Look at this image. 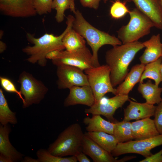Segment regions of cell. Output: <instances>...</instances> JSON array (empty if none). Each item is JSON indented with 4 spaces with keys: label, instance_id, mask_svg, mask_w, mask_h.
<instances>
[{
    "label": "cell",
    "instance_id": "cell-1",
    "mask_svg": "<svg viewBox=\"0 0 162 162\" xmlns=\"http://www.w3.org/2000/svg\"><path fill=\"white\" fill-rule=\"evenodd\" d=\"M74 17L71 15L67 17V26L63 32L58 36L46 33L42 36L36 38L28 32L26 33L27 40L32 44V46H27L22 49V51L29 57L26 60L32 64L38 63L41 67L46 66V55L49 52L55 50L60 51L65 49L63 42V38L66 33L72 28Z\"/></svg>",
    "mask_w": 162,
    "mask_h": 162
},
{
    "label": "cell",
    "instance_id": "cell-2",
    "mask_svg": "<svg viewBox=\"0 0 162 162\" xmlns=\"http://www.w3.org/2000/svg\"><path fill=\"white\" fill-rule=\"evenodd\" d=\"M144 47L142 43L138 41L113 46L106 52L105 61L110 70L113 87L124 81L128 73L130 63L136 53Z\"/></svg>",
    "mask_w": 162,
    "mask_h": 162
},
{
    "label": "cell",
    "instance_id": "cell-3",
    "mask_svg": "<svg viewBox=\"0 0 162 162\" xmlns=\"http://www.w3.org/2000/svg\"><path fill=\"white\" fill-rule=\"evenodd\" d=\"M74 14L72 28L86 39L92 49L94 67L99 66L100 65L98 56L99 49L105 45L114 46L121 45L122 43L118 38L92 26L79 10H76Z\"/></svg>",
    "mask_w": 162,
    "mask_h": 162
},
{
    "label": "cell",
    "instance_id": "cell-4",
    "mask_svg": "<svg viewBox=\"0 0 162 162\" xmlns=\"http://www.w3.org/2000/svg\"><path fill=\"white\" fill-rule=\"evenodd\" d=\"M83 134L80 125L75 123L70 125L50 144L47 149L52 154L60 157L75 155L82 151Z\"/></svg>",
    "mask_w": 162,
    "mask_h": 162
},
{
    "label": "cell",
    "instance_id": "cell-5",
    "mask_svg": "<svg viewBox=\"0 0 162 162\" xmlns=\"http://www.w3.org/2000/svg\"><path fill=\"white\" fill-rule=\"evenodd\" d=\"M130 20L127 24L122 26L117 31L118 38L122 44L137 41L150 33L154 26L151 20L137 8L128 13Z\"/></svg>",
    "mask_w": 162,
    "mask_h": 162
},
{
    "label": "cell",
    "instance_id": "cell-6",
    "mask_svg": "<svg viewBox=\"0 0 162 162\" xmlns=\"http://www.w3.org/2000/svg\"><path fill=\"white\" fill-rule=\"evenodd\" d=\"M17 82L20 86V91L23 96L24 101L22 105L23 109L40 104L48 91V88L42 81L26 71H23L20 74Z\"/></svg>",
    "mask_w": 162,
    "mask_h": 162
},
{
    "label": "cell",
    "instance_id": "cell-7",
    "mask_svg": "<svg viewBox=\"0 0 162 162\" xmlns=\"http://www.w3.org/2000/svg\"><path fill=\"white\" fill-rule=\"evenodd\" d=\"M84 71L92 90L95 103L100 100L108 93L116 95V89L113 87L111 81L110 70L106 64L90 68Z\"/></svg>",
    "mask_w": 162,
    "mask_h": 162
},
{
    "label": "cell",
    "instance_id": "cell-8",
    "mask_svg": "<svg viewBox=\"0 0 162 162\" xmlns=\"http://www.w3.org/2000/svg\"><path fill=\"white\" fill-rule=\"evenodd\" d=\"M162 145V134L141 140L118 143L111 154L114 157L129 153L140 154L145 158L151 155V150Z\"/></svg>",
    "mask_w": 162,
    "mask_h": 162
},
{
    "label": "cell",
    "instance_id": "cell-9",
    "mask_svg": "<svg viewBox=\"0 0 162 162\" xmlns=\"http://www.w3.org/2000/svg\"><path fill=\"white\" fill-rule=\"evenodd\" d=\"M56 66L62 64L74 66L83 70L94 67L92 54L86 46L73 51L62 50L52 60Z\"/></svg>",
    "mask_w": 162,
    "mask_h": 162
},
{
    "label": "cell",
    "instance_id": "cell-10",
    "mask_svg": "<svg viewBox=\"0 0 162 162\" xmlns=\"http://www.w3.org/2000/svg\"><path fill=\"white\" fill-rule=\"evenodd\" d=\"M57 67V84L58 89H69L73 86L89 85L87 75L80 69L65 64Z\"/></svg>",
    "mask_w": 162,
    "mask_h": 162
},
{
    "label": "cell",
    "instance_id": "cell-11",
    "mask_svg": "<svg viewBox=\"0 0 162 162\" xmlns=\"http://www.w3.org/2000/svg\"><path fill=\"white\" fill-rule=\"evenodd\" d=\"M129 100L128 95L120 94L109 98L103 97L89 108L85 109L84 112L86 113L92 115H102L110 122L115 123L118 122L113 117L115 111Z\"/></svg>",
    "mask_w": 162,
    "mask_h": 162
},
{
    "label": "cell",
    "instance_id": "cell-12",
    "mask_svg": "<svg viewBox=\"0 0 162 162\" xmlns=\"http://www.w3.org/2000/svg\"><path fill=\"white\" fill-rule=\"evenodd\" d=\"M34 0H0V10L6 16L14 18H27L37 14Z\"/></svg>",
    "mask_w": 162,
    "mask_h": 162
},
{
    "label": "cell",
    "instance_id": "cell-13",
    "mask_svg": "<svg viewBox=\"0 0 162 162\" xmlns=\"http://www.w3.org/2000/svg\"><path fill=\"white\" fill-rule=\"evenodd\" d=\"M82 151L94 162H123L135 158V156H131L125 157L120 159H116L111 153L85 134L82 141Z\"/></svg>",
    "mask_w": 162,
    "mask_h": 162
},
{
    "label": "cell",
    "instance_id": "cell-14",
    "mask_svg": "<svg viewBox=\"0 0 162 162\" xmlns=\"http://www.w3.org/2000/svg\"><path fill=\"white\" fill-rule=\"evenodd\" d=\"M69 89V94L64 102V106L81 104L90 107L95 103L93 93L89 85L73 86Z\"/></svg>",
    "mask_w": 162,
    "mask_h": 162
},
{
    "label": "cell",
    "instance_id": "cell-15",
    "mask_svg": "<svg viewBox=\"0 0 162 162\" xmlns=\"http://www.w3.org/2000/svg\"><path fill=\"white\" fill-rule=\"evenodd\" d=\"M132 2L136 8L149 18L154 27L162 30V9L159 0H126Z\"/></svg>",
    "mask_w": 162,
    "mask_h": 162
},
{
    "label": "cell",
    "instance_id": "cell-16",
    "mask_svg": "<svg viewBox=\"0 0 162 162\" xmlns=\"http://www.w3.org/2000/svg\"><path fill=\"white\" fill-rule=\"evenodd\" d=\"M11 129L8 124L0 125V156L6 158L9 162H21L24 155L12 145L9 139Z\"/></svg>",
    "mask_w": 162,
    "mask_h": 162
},
{
    "label": "cell",
    "instance_id": "cell-17",
    "mask_svg": "<svg viewBox=\"0 0 162 162\" xmlns=\"http://www.w3.org/2000/svg\"><path fill=\"white\" fill-rule=\"evenodd\" d=\"M130 103L124 109L123 120L130 121L131 120L150 118L154 116L156 106L146 102L140 103L129 100Z\"/></svg>",
    "mask_w": 162,
    "mask_h": 162
},
{
    "label": "cell",
    "instance_id": "cell-18",
    "mask_svg": "<svg viewBox=\"0 0 162 162\" xmlns=\"http://www.w3.org/2000/svg\"><path fill=\"white\" fill-rule=\"evenodd\" d=\"M142 43L146 49L139 58L141 63L146 65L161 57L162 43L160 34L153 35Z\"/></svg>",
    "mask_w": 162,
    "mask_h": 162
},
{
    "label": "cell",
    "instance_id": "cell-19",
    "mask_svg": "<svg viewBox=\"0 0 162 162\" xmlns=\"http://www.w3.org/2000/svg\"><path fill=\"white\" fill-rule=\"evenodd\" d=\"M131 128L134 140H141L160 134L154 119L147 118L131 122Z\"/></svg>",
    "mask_w": 162,
    "mask_h": 162
},
{
    "label": "cell",
    "instance_id": "cell-20",
    "mask_svg": "<svg viewBox=\"0 0 162 162\" xmlns=\"http://www.w3.org/2000/svg\"><path fill=\"white\" fill-rule=\"evenodd\" d=\"M145 65L140 63L132 67L124 81L116 88V94L128 95L135 85L140 82Z\"/></svg>",
    "mask_w": 162,
    "mask_h": 162
},
{
    "label": "cell",
    "instance_id": "cell-21",
    "mask_svg": "<svg viewBox=\"0 0 162 162\" xmlns=\"http://www.w3.org/2000/svg\"><path fill=\"white\" fill-rule=\"evenodd\" d=\"M87 132H103L113 135L115 123L106 120L100 115H92L83 119Z\"/></svg>",
    "mask_w": 162,
    "mask_h": 162
},
{
    "label": "cell",
    "instance_id": "cell-22",
    "mask_svg": "<svg viewBox=\"0 0 162 162\" xmlns=\"http://www.w3.org/2000/svg\"><path fill=\"white\" fill-rule=\"evenodd\" d=\"M138 91L146 100V102L154 105L159 104L162 100V88L153 83L150 80L146 83H140Z\"/></svg>",
    "mask_w": 162,
    "mask_h": 162
},
{
    "label": "cell",
    "instance_id": "cell-23",
    "mask_svg": "<svg viewBox=\"0 0 162 162\" xmlns=\"http://www.w3.org/2000/svg\"><path fill=\"white\" fill-rule=\"evenodd\" d=\"M84 134L110 153L115 148L118 143L113 135L105 132H87Z\"/></svg>",
    "mask_w": 162,
    "mask_h": 162
},
{
    "label": "cell",
    "instance_id": "cell-24",
    "mask_svg": "<svg viewBox=\"0 0 162 162\" xmlns=\"http://www.w3.org/2000/svg\"><path fill=\"white\" fill-rule=\"evenodd\" d=\"M62 42L66 50L71 51L86 47L84 38L72 28L64 36Z\"/></svg>",
    "mask_w": 162,
    "mask_h": 162
},
{
    "label": "cell",
    "instance_id": "cell-25",
    "mask_svg": "<svg viewBox=\"0 0 162 162\" xmlns=\"http://www.w3.org/2000/svg\"><path fill=\"white\" fill-rule=\"evenodd\" d=\"M18 122L16 113L10 108L2 88H0V123L3 125Z\"/></svg>",
    "mask_w": 162,
    "mask_h": 162
},
{
    "label": "cell",
    "instance_id": "cell-26",
    "mask_svg": "<svg viewBox=\"0 0 162 162\" xmlns=\"http://www.w3.org/2000/svg\"><path fill=\"white\" fill-rule=\"evenodd\" d=\"M113 135L118 143H123L133 140L134 138L131 122L123 120L115 123Z\"/></svg>",
    "mask_w": 162,
    "mask_h": 162
},
{
    "label": "cell",
    "instance_id": "cell-27",
    "mask_svg": "<svg viewBox=\"0 0 162 162\" xmlns=\"http://www.w3.org/2000/svg\"><path fill=\"white\" fill-rule=\"evenodd\" d=\"M162 62L161 57L156 61L146 64L139 82H143L144 80L148 78L154 80L155 84L158 86L161 82L160 68Z\"/></svg>",
    "mask_w": 162,
    "mask_h": 162
},
{
    "label": "cell",
    "instance_id": "cell-28",
    "mask_svg": "<svg viewBox=\"0 0 162 162\" xmlns=\"http://www.w3.org/2000/svg\"><path fill=\"white\" fill-rule=\"evenodd\" d=\"M52 8L56 10L55 18L56 21L58 23L63 21L64 18V12L66 10L70 9L74 14L76 11L74 0H53Z\"/></svg>",
    "mask_w": 162,
    "mask_h": 162
},
{
    "label": "cell",
    "instance_id": "cell-29",
    "mask_svg": "<svg viewBox=\"0 0 162 162\" xmlns=\"http://www.w3.org/2000/svg\"><path fill=\"white\" fill-rule=\"evenodd\" d=\"M39 162H77L78 161L74 155L69 157H62L53 155L47 149L40 148L36 153Z\"/></svg>",
    "mask_w": 162,
    "mask_h": 162
},
{
    "label": "cell",
    "instance_id": "cell-30",
    "mask_svg": "<svg viewBox=\"0 0 162 162\" xmlns=\"http://www.w3.org/2000/svg\"><path fill=\"white\" fill-rule=\"evenodd\" d=\"M129 11L124 2L117 0L111 6L110 14L112 18L118 19L124 17Z\"/></svg>",
    "mask_w": 162,
    "mask_h": 162
},
{
    "label": "cell",
    "instance_id": "cell-31",
    "mask_svg": "<svg viewBox=\"0 0 162 162\" xmlns=\"http://www.w3.org/2000/svg\"><path fill=\"white\" fill-rule=\"evenodd\" d=\"M53 0H34V8L37 14L41 15L50 13L52 9Z\"/></svg>",
    "mask_w": 162,
    "mask_h": 162
},
{
    "label": "cell",
    "instance_id": "cell-32",
    "mask_svg": "<svg viewBox=\"0 0 162 162\" xmlns=\"http://www.w3.org/2000/svg\"><path fill=\"white\" fill-rule=\"evenodd\" d=\"M0 83L2 88L6 91L16 94L22 100V103L24 101L23 97L20 92L18 91L14 83L9 79L1 76Z\"/></svg>",
    "mask_w": 162,
    "mask_h": 162
},
{
    "label": "cell",
    "instance_id": "cell-33",
    "mask_svg": "<svg viewBox=\"0 0 162 162\" xmlns=\"http://www.w3.org/2000/svg\"><path fill=\"white\" fill-rule=\"evenodd\" d=\"M158 104L155 109L154 120L158 132L162 134V100Z\"/></svg>",
    "mask_w": 162,
    "mask_h": 162
},
{
    "label": "cell",
    "instance_id": "cell-34",
    "mask_svg": "<svg viewBox=\"0 0 162 162\" xmlns=\"http://www.w3.org/2000/svg\"><path fill=\"white\" fill-rule=\"evenodd\" d=\"M140 162H162V148L158 152L140 161Z\"/></svg>",
    "mask_w": 162,
    "mask_h": 162
},
{
    "label": "cell",
    "instance_id": "cell-35",
    "mask_svg": "<svg viewBox=\"0 0 162 162\" xmlns=\"http://www.w3.org/2000/svg\"><path fill=\"white\" fill-rule=\"evenodd\" d=\"M101 0H80L82 5L84 7H88L97 9L98 8L99 2ZM107 0H105V2Z\"/></svg>",
    "mask_w": 162,
    "mask_h": 162
},
{
    "label": "cell",
    "instance_id": "cell-36",
    "mask_svg": "<svg viewBox=\"0 0 162 162\" xmlns=\"http://www.w3.org/2000/svg\"><path fill=\"white\" fill-rule=\"evenodd\" d=\"M86 155L82 151H81L77 153L75 156H76L77 161L80 162H91L90 160Z\"/></svg>",
    "mask_w": 162,
    "mask_h": 162
},
{
    "label": "cell",
    "instance_id": "cell-37",
    "mask_svg": "<svg viewBox=\"0 0 162 162\" xmlns=\"http://www.w3.org/2000/svg\"><path fill=\"white\" fill-rule=\"evenodd\" d=\"M61 51L55 50L49 52L46 56V59L53 60L58 55Z\"/></svg>",
    "mask_w": 162,
    "mask_h": 162
},
{
    "label": "cell",
    "instance_id": "cell-38",
    "mask_svg": "<svg viewBox=\"0 0 162 162\" xmlns=\"http://www.w3.org/2000/svg\"><path fill=\"white\" fill-rule=\"evenodd\" d=\"M22 162H39L38 159H35L28 156H25L22 161Z\"/></svg>",
    "mask_w": 162,
    "mask_h": 162
},
{
    "label": "cell",
    "instance_id": "cell-39",
    "mask_svg": "<svg viewBox=\"0 0 162 162\" xmlns=\"http://www.w3.org/2000/svg\"><path fill=\"white\" fill-rule=\"evenodd\" d=\"M7 46L6 44L3 42L0 41V53L3 52L6 49Z\"/></svg>",
    "mask_w": 162,
    "mask_h": 162
},
{
    "label": "cell",
    "instance_id": "cell-40",
    "mask_svg": "<svg viewBox=\"0 0 162 162\" xmlns=\"http://www.w3.org/2000/svg\"><path fill=\"white\" fill-rule=\"evenodd\" d=\"M160 76L161 82H162V63H161L160 68Z\"/></svg>",
    "mask_w": 162,
    "mask_h": 162
},
{
    "label": "cell",
    "instance_id": "cell-41",
    "mask_svg": "<svg viewBox=\"0 0 162 162\" xmlns=\"http://www.w3.org/2000/svg\"><path fill=\"white\" fill-rule=\"evenodd\" d=\"M159 1L162 9V0H159Z\"/></svg>",
    "mask_w": 162,
    "mask_h": 162
},
{
    "label": "cell",
    "instance_id": "cell-42",
    "mask_svg": "<svg viewBox=\"0 0 162 162\" xmlns=\"http://www.w3.org/2000/svg\"><path fill=\"white\" fill-rule=\"evenodd\" d=\"M161 57H162V53H161Z\"/></svg>",
    "mask_w": 162,
    "mask_h": 162
}]
</instances>
